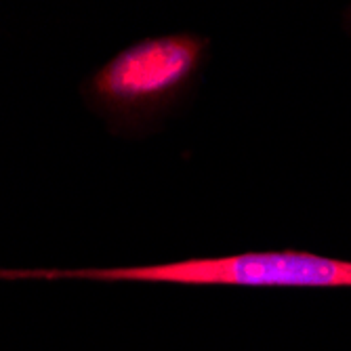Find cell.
<instances>
[{"label": "cell", "instance_id": "obj_1", "mask_svg": "<svg viewBox=\"0 0 351 351\" xmlns=\"http://www.w3.org/2000/svg\"><path fill=\"white\" fill-rule=\"evenodd\" d=\"M23 278H78L99 282H158L194 286H267V289L271 286L341 289V286H351V261L299 250H278L110 269H0V280Z\"/></svg>", "mask_w": 351, "mask_h": 351}, {"label": "cell", "instance_id": "obj_2", "mask_svg": "<svg viewBox=\"0 0 351 351\" xmlns=\"http://www.w3.org/2000/svg\"><path fill=\"white\" fill-rule=\"evenodd\" d=\"M204 49V38L189 34L145 38L108 61L95 74L90 90L112 110H147L173 97L191 80Z\"/></svg>", "mask_w": 351, "mask_h": 351}]
</instances>
